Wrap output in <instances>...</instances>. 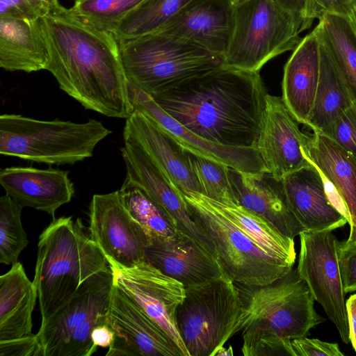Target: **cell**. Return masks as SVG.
<instances>
[{"mask_svg": "<svg viewBox=\"0 0 356 356\" xmlns=\"http://www.w3.org/2000/svg\"><path fill=\"white\" fill-rule=\"evenodd\" d=\"M40 22L49 52L47 70L60 88L86 109L127 119L134 108L114 34L60 4Z\"/></svg>", "mask_w": 356, "mask_h": 356, "instance_id": "obj_1", "label": "cell"}, {"mask_svg": "<svg viewBox=\"0 0 356 356\" xmlns=\"http://www.w3.org/2000/svg\"><path fill=\"white\" fill-rule=\"evenodd\" d=\"M267 94L259 72L225 65L150 96L169 115L207 140L257 149Z\"/></svg>", "mask_w": 356, "mask_h": 356, "instance_id": "obj_2", "label": "cell"}, {"mask_svg": "<svg viewBox=\"0 0 356 356\" xmlns=\"http://www.w3.org/2000/svg\"><path fill=\"white\" fill-rule=\"evenodd\" d=\"M113 278L107 259L80 218L53 219L40 235L33 282L41 323L74 297Z\"/></svg>", "mask_w": 356, "mask_h": 356, "instance_id": "obj_3", "label": "cell"}, {"mask_svg": "<svg viewBox=\"0 0 356 356\" xmlns=\"http://www.w3.org/2000/svg\"><path fill=\"white\" fill-rule=\"evenodd\" d=\"M118 44L128 81L149 95L225 66L222 56L159 32L121 40Z\"/></svg>", "mask_w": 356, "mask_h": 356, "instance_id": "obj_4", "label": "cell"}, {"mask_svg": "<svg viewBox=\"0 0 356 356\" xmlns=\"http://www.w3.org/2000/svg\"><path fill=\"white\" fill-rule=\"evenodd\" d=\"M112 131L96 120L76 123L19 114L0 116V154L49 165L74 164L92 156Z\"/></svg>", "mask_w": 356, "mask_h": 356, "instance_id": "obj_5", "label": "cell"}, {"mask_svg": "<svg viewBox=\"0 0 356 356\" xmlns=\"http://www.w3.org/2000/svg\"><path fill=\"white\" fill-rule=\"evenodd\" d=\"M243 305L242 334L264 332L291 340L307 337L325 321L297 269L265 284L235 282Z\"/></svg>", "mask_w": 356, "mask_h": 356, "instance_id": "obj_6", "label": "cell"}, {"mask_svg": "<svg viewBox=\"0 0 356 356\" xmlns=\"http://www.w3.org/2000/svg\"><path fill=\"white\" fill-rule=\"evenodd\" d=\"M243 316L235 282L225 277L185 287L175 318L189 356H216L229 339L241 332Z\"/></svg>", "mask_w": 356, "mask_h": 356, "instance_id": "obj_7", "label": "cell"}, {"mask_svg": "<svg viewBox=\"0 0 356 356\" xmlns=\"http://www.w3.org/2000/svg\"><path fill=\"white\" fill-rule=\"evenodd\" d=\"M197 225L213 242L217 259L234 282L265 284L286 275L293 266L275 258L243 232L217 202L195 191L181 193Z\"/></svg>", "mask_w": 356, "mask_h": 356, "instance_id": "obj_8", "label": "cell"}, {"mask_svg": "<svg viewBox=\"0 0 356 356\" xmlns=\"http://www.w3.org/2000/svg\"><path fill=\"white\" fill-rule=\"evenodd\" d=\"M300 32L299 22L277 0L238 1L225 65L259 72L270 60L293 51L302 39Z\"/></svg>", "mask_w": 356, "mask_h": 356, "instance_id": "obj_9", "label": "cell"}, {"mask_svg": "<svg viewBox=\"0 0 356 356\" xmlns=\"http://www.w3.org/2000/svg\"><path fill=\"white\" fill-rule=\"evenodd\" d=\"M113 278L72 299L46 322L37 333L44 356H90L97 347L92 329L106 322Z\"/></svg>", "mask_w": 356, "mask_h": 356, "instance_id": "obj_10", "label": "cell"}, {"mask_svg": "<svg viewBox=\"0 0 356 356\" xmlns=\"http://www.w3.org/2000/svg\"><path fill=\"white\" fill-rule=\"evenodd\" d=\"M300 253L297 271L307 283L314 299L336 326L342 341L350 342L343 284L341 276L337 237L332 231L299 234Z\"/></svg>", "mask_w": 356, "mask_h": 356, "instance_id": "obj_11", "label": "cell"}, {"mask_svg": "<svg viewBox=\"0 0 356 356\" xmlns=\"http://www.w3.org/2000/svg\"><path fill=\"white\" fill-rule=\"evenodd\" d=\"M89 230L110 266L130 268L145 261L149 237L126 208L119 190L92 196Z\"/></svg>", "mask_w": 356, "mask_h": 356, "instance_id": "obj_12", "label": "cell"}, {"mask_svg": "<svg viewBox=\"0 0 356 356\" xmlns=\"http://www.w3.org/2000/svg\"><path fill=\"white\" fill-rule=\"evenodd\" d=\"M106 322L115 335L106 356H184L168 335L114 282Z\"/></svg>", "mask_w": 356, "mask_h": 356, "instance_id": "obj_13", "label": "cell"}, {"mask_svg": "<svg viewBox=\"0 0 356 356\" xmlns=\"http://www.w3.org/2000/svg\"><path fill=\"white\" fill-rule=\"evenodd\" d=\"M110 268L113 282L168 335L184 356H189L175 318L177 308L185 296L184 286L146 261L130 268Z\"/></svg>", "mask_w": 356, "mask_h": 356, "instance_id": "obj_14", "label": "cell"}, {"mask_svg": "<svg viewBox=\"0 0 356 356\" xmlns=\"http://www.w3.org/2000/svg\"><path fill=\"white\" fill-rule=\"evenodd\" d=\"M124 143L121 148L126 167L124 182L143 190L168 214L179 232L217 259L213 242L193 219L181 193L140 146L129 140Z\"/></svg>", "mask_w": 356, "mask_h": 356, "instance_id": "obj_15", "label": "cell"}, {"mask_svg": "<svg viewBox=\"0 0 356 356\" xmlns=\"http://www.w3.org/2000/svg\"><path fill=\"white\" fill-rule=\"evenodd\" d=\"M298 123L282 97L267 94L257 149L277 180L311 164L304 152L308 134Z\"/></svg>", "mask_w": 356, "mask_h": 356, "instance_id": "obj_16", "label": "cell"}, {"mask_svg": "<svg viewBox=\"0 0 356 356\" xmlns=\"http://www.w3.org/2000/svg\"><path fill=\"white\" fill-rule=\"evenodd\" d=\"M128 92L134 110L154 120L186 151L242 172L268 173L257 149L222 145L207 140L184 127L164 111L149 95L129 81Z\"/></svg>", "mask_w": 356, "mask_h": 356, "instance_id": "obj_17", "label": "cell"}, {"mask_svg": "<svg viewBox=\"0 0 356 356\" xmlns=\"http://www.w3.org/2000/svg\"><path fill=\"white\" fill-rule=\"evenodd\" d=\"M234 10L233 0H191L156 32L224 57L234 30Z\"/></svg>", "mask_w": 356, "mask_h": 356, "instance_id": "obj_18", "label": "cell"}, {"mask_svg": "<svg viewBox=\"0 0 356 356\" xmlns=\"http://www.w3.org/2000/svg\"><path fill=\"white\" fill-rule=\"evenodd\" d=\"M305 155L321 173L332 204L350 226L348 242L356 241V160L325 135L308 134Z\"/></svg>", "mask_w": 356, "mask_h": 356, "instance_id": "obj_19", "label": "cell"}, {"mask_svg": "<svg viewBox=\"0 0 356 356\" xmlns=\"http://www.w3.org/2000/svg\"><path fill=\"white\" fill-rule=\"evenodd\" d=\"M145 261L184 287L228 277L213 255L180 232L149 238Z\"/></svg>", "mask_w": 356, "mask_h": 356, "instance_id": "obj_20", "label": "cell"}, {"mask_svg": "<svg viewBox=\"0 0 356 356\" xmlns=\"http://www.w3.org/2000/svg\"><path fill=\"white\" fill-rule=\"evenodd\" d=\"M123 138L124 141H131L140 146L179 193H200L186 150L151 118L134 110L126 119Z\"/></svg>", "mask_w": 356, "mask_h": 356, "instance_id": "obj_21", "label": "cell"}, {"mask_svg": "<svg viewBox=\"0 0 356 356\" xmlns=\"http://www.w3.org/2000/svg\"><path fill=\"white\" fill-rule=\"evenodd\" d=\"M237 202L268 220L280 234L291 239L305 231L293 212L282 180L269 173L251 174L229 168Z\"/></svg>", "mask_w": 356, "mask_h": 356, "instance_id": "obj_22", "label": "cell"}, {"mask_svg": "<svg viewBox=\"0 0 356 356\" xmlns=\"http://www.w3.org/2000/svg\"><path fill=\"white\" fill-rule=\"evenodd\" d=\"M69 172L56 168L9 167L0 171L6 195L24 207L42 211L55 219L57 209L70 202L74 184Z\"/></svg>", "mask_w": 356, "mask_h": 356, "instance_id": "obj_23", "label": "cell"}, {"mask_svg": "<svg viewBox=\"0 0 356 356\" xmlns=\"http://www.w3.org/2000/svg\"><path fill=\"white\" fill-rule=\"evenodd\" d=\"M282 180L291 208L305 230L332 232L348 223L330 202L325 179L312 163Z\"/></svg>", "mask_w": 356, "mask_h": 356, "instance_id": "obj_24", "label": "cell"}, {"mask_svg": "<svg viewBox=\"0 0 356 356\" xmlns=\"http://www.w3.org/2000/svg\"><path fill=\"white\" fill-rule=\"evenodd\" d=\"M321 41L316 27L304 37L284 67L282 99L301 124L307 125L320 74Z\"/></svg>", "mask_w": 356, "mask_h": 356, "instance_id": "obj_25", "label": "cell"}, {"mask_svg": "<svg viewBox=\"0 0 356 356\" xmlns=\"http://www.w3.org/2000/svg\"><path fill=\"white\" fill-rule=\"evenodd\" d=\"M40 20L32 22L0 17L1 68L27 73L47 70L49 52Z\"/></svg>", "mask_w": 356, "mask_h": 356, "instance_id": "obj_26", "label": "cell"}, {"mask_svg": "<svg viewBox=\"0 0 356 356\" xmlns=\"http://www.w3.org/2000/svg\"><path fill=\"white\" fill-rule=\"evenodd\" d=\"M38 292L19 262L0 277V341L32 334Z\"/></svg>", "mask_w": 356, "mask_h": 356, "instance_id": "obj_27", "label": "cell"}, {"mask_svg": "<svg viewBox=\"0 0 356 356\" xmlns=\"http://www.w3.org/2000/svg\"><path fill=\"white\" fill-rule=\"evenodd\" d=\"M320 53L318 84L306 126L313 131L323 133L354 102L343 77L321 42Z\"/></svg>", "mask_w": 356, "mask_h": 356, "instance_id": "obj_28", "label": "cell"}, {"mask_svg": "<svg viewBox=\"0 0 356 356\" xmlns=\"http://www.w3.org/2000/svg\"><path fill=\"white\" fill-rule=\"evenodd\" d=\"M316 29L356 104V26L349 17L327 15Z\"/></svg>", "mask_w": 356, "mask_h": 356, "instance_id": "obj_29", "label": "cell"}, {"mask_svg": "<svg viewBox=\"0 0 356 356\" xmlns=\"http://www.w3.org/2000/svg\"><path fill=\"white\" fill-rule=\"evenodd\" d=\"M216 202L229 219L261 249L293 266L296 257L293 239L284 236L262 216L239 204Z\"/></svg>", "mask_w": 356, "mask_h": 356, "instance_id": "obj_30", "label": "cell"}, {"mask_svg": "<svg viewBox=\"0 0 356 356\" xmlns=\"http://www.w3.org/2000/svg\"><path fill=\"white\" fill-rule=\"evenodd\" d=\"M191 0H145L129 13L114 32L121 41L154 33Z\"/></svg>", "mask_w": 356, "mask_h": 356, "instance_id": "obj_31", "label": "cell"}, {"mask_svg": "<svg viewBox=\"0 0 356 356\" xmlns=\"http://www.w3.org/2000/svg\"><path fill=\"white\" fill-rule=\"evenodd\" d=\"M119 191L126 208L149 238L170 237L179 232L168 214L143 190L124 182Z\"/></svg>", "mask_w": 356, "mask_h": 356, "instance_id": "obj_32", "label": "cell"}, {"mask_svg": "<svg viewBox=\"0 0 356 356\" xmlns=\"http://www.w3.org/2000/svg\"><path fill=\"white\" fill-rule=\"evenodd\" d=\"M200 193L224 204L237 203L229 175V167L186 151Z\"/></svg>", "mask_w": 356, "mask_h": 356, "instance_id": "obj_33", "label": "cell"}, {"mask_svg": "<svg viewBox=\"0 0 356 356\" xmlns=\"http://www.w3.org/2000/svg\"><path fill=\"white\" fill-rule=\"evenodd\" d=\"M24 208L8 195L0 197V263L10 265L17 261L29 244L21 220Z\"/></svg>", "mask_w": 356, "mask_h": 356, "instance_id": "obj_34", "label": "cell"}, {"mask_svg": "<svg viewBox=\"0 0 356 356\" xmlns=\"http://www.w3.org/2000/svg\"><path fill=\"white\" fill-rule=\"evenodd\" d=\"M145 0H81L72 8L81 19L104 31L114 33L122 19Z\"/></svg>", "mask_w": 356, "mask_h": 356, "instance_id": "obj_35", "label": "cell"}, {"mask_svg": "<svg viewBox=\"0 0 356 356\" xmlns=\"http://www.w3.org/2000/svg\"><path fill=\"white\" fill-rule=\"evenodd\" d=\"M241 352L244 356H295L291 339L259 331L243 334Z\"/></svg>", "mask_w": 356, "mask_h": 356, "instance_id": "obj_36", "label": "cell"}, {"mask_svg": "<svg viewBox=\"0 0 356 356\" xmlns=\"http://www.w3.org/2000/svg\"><path fill=\"white\" fill-rule=\"evenodd\" d=\"M356 160V104H353L321 133Z\"/></svg>", "mask_w": 356, "mask_h": 356, "instance_id": "obj_37", "label": "cell"}, {"mask_svg": "<svg viewBox=\"0 0 356 356\" xmlns=\"http://www.w3.org/2000/svg\"><path fill=\"white\" fill-rule=\"evenodd\" d=\"M54 8L43 0H0V17L37 22Z\"/></svg>", "mask_w": 356, "mask_h": 356, "instance_id": "obj_38", "label": "cell"}, {"mask_svg": "<svg viewBox=\"0 0 356 356\" xmlns=\"http://www.w3.org/2000/svg\"><path fill=\"white\" fill-rule=\"evenodd\" d=\"M337 254L344 291H356V241H339Z\"/></svg>", "mask_w": 356, "mask_h": 356, "instance_id": "obj_39", "label": "cell"}, {"mask_svg": "<svg viewBox=\"0 0 356 356\" xmlns=\"http://www.w3.org/2000/svg\"><path fill=\"white\" fill-rule=\"evenodd\" d=\"M0 356H44L38 334L0 341Z\"/></svg>", "mask_w": 356, "mask_h": 356, "instance_id": "obj_40", "label": "cell"}, {"mask_svg": "<svg viewBox=\"0 0 356 356\" xmlns=\"http://www.w3.org/2000/svg\"><path fill=\"white\" fill-rule=\"evenodd\" d=\"M295 356H343L337 343H330L306 337L291 340Z\"/></svg>", "mask_w": 356, "mask_h": 356, "instance_id": "obj_41", "label": "cell"}, {"mask_svg": "<svg viewBox=\"0 0 356 356\" xmlns=\"http://www.w3.org/2000/svg\"><path fill=\"white\" fill-rule=\"evenodd\" d=\"M356 0H312L309 19L312 24L314 19L321 20L327 15H336L350 18Z\"/></svg>", "mask_w": 356, "mask_h": 356, "instance_id": "obj_42", "label": "cell"}, {"mask_svg": "<svg viewBox=\"0 0 356 356\" xmlns=\"http://www.w3.org/2000/svg\"><path fill=\"white\" fill-rule=\"evenodd\" d=\"M281 6L290 11L301 25L302 31L309 29L312 23L309 19L312 0H277Z\"/></svg>", "mask_w": 356, "mask_h": 356, "instance_id": "obj_43", "label": "cell"}, {"mask_svg": "<svg viewBox=\"0 0 356 356\" xmlns=\"http://www.w3.org/2000/svg\"><path fill=\"white\" fill-rule=\"evenodd\" d=\"M114 335V331L106 322L92 329L91 338L95 346L109 348L113 341Z\"/></svg>", "mask_w": 356, "mask_h": 356, "instance_id": "obj_44", "label": "cell"}, {"mask_svg": "<svg viewBox=\"0 0 356 356\" xmlns=\"http://www.w3.org/2000/svg\"><path fill=\"white\" fill-rule=\"evenodd\" d=\"M346 307L349 328V339L356 353V294L350 296L346 301Z\"/></svg>", "mask_w": 356, "mask_h": 356, "instance_id": "obj_45", "label": "cell"}, {"mask_svg": "<svg viewBox=\"0 0 356 356\" xmlns=\"http://www.w3.org/2000/svg\"><path fill=\"white\" fill-rule=\"evenodd\" d=\"M233 355L234 353L232 346H229L227 348L223 346L218 350L216 356H232Z\"/></svg>", "mask_w": 356, "mask_h": 356, "instance_id": "obj_46", "label": "cell"}, {"mask_svg": "<svg viewBox=\"0 0 356 356\" xmlns=\"http://www.w3.org/2000/svg\"><path fill=\"white\" fill-rule=\"evenodd\" d=\"M43 1L50 3L54 7H56L60 5L58 0H43Z\"/></svg>", "mask_w": 356, "mask_h": 356, "instance_id": "obj_47", "label": "cell"}, {"mask_svg": "<svg viewBox=\"0 0 356 356\" xmlns=\"http://www.w3.org/2000/svg\"><path fill=\"white\" fill-rule=\"evenodd\" d=\"M352 22H353V24H355V26H356V6L355 7V9L353 10V13L350 18Z\"/></svg>", "mask_w": 356, "mask_h": 356, "instance_id": "obj_48", "label": "cell"}, {"mask_svg": "<svg viewBox=\"0 0 356 356\" xmlns=\"http://www.w3.org/2000/svg\"><path fill=\"white\" fill-rule=\"evenodd\" d=\"M240 1H242V0H235V3Z\"/></svg>", "mask_w": 356, "mask_h": 356, "instance_id": "obj_49", "label": "cell"}, {"mask_svg": "<svg viewBox=\"0 0 356 356\" xmlns=\"http://www.w3.org/2000/svg\"><path fill=\"white\" fill-rule=\"evenodd\" d=\"M81 1V0H76L75 1Z\"/></svg>", "mask_w": 356, "mask_h": 356, "instance_id": "obj_50", "label": "cell"}, {"mask_svg": "<svg viewBox=\"0 0 356 356\" xmlns=\"http://www.w3.org/2000/svg\"><path fill=\"white\" fill-rule=\"evenodd\" d=\"M235 2V0H233Z\"/></svg>", "mask_w": 356, "mask_h": 356, "instance_id": "obj_51", "label": "cell"}]
</instances>
